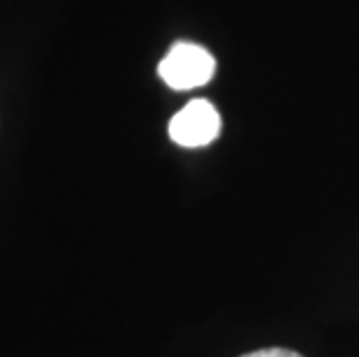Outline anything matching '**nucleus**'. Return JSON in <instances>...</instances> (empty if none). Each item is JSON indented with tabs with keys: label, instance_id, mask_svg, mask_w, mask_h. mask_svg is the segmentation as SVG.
<instances>
[{
	"label": "nucleus",
	"instance_id": "f257e3e1",
	"mask_svg": "<svg viewBox=\"0 0 359 357\" xmlns=\"http://www.w3.org/2000/svg\"><path fill=\"white\" fill-rule=\"evenodd\" d=\"M216 72V58L200 44L179 42L160 60L158 74L174 90H190L209 83Z\"/></svg>",
	"mask_w": 359,
	"mask_h": 357
},
{
	"label": "nucleus",
	"instance_id": "f03ea898",
	"mask_svg": "<svg viewBox=\"0 0 359 357\" xmlns=\"http://www.w3.org/2000/svg\"><path fill=\"white\" fill-rule=\"evenodd\" d=\"M220 133V116L216 107L206 100L188 102L170 121V137L186 149H200L211 144Z\"/></svg>",
	"mask_w": 359,
	"mask_h": 357
},
{
	"label": "nucleus",
	"instance_id": "7ed1b4c3",
	"mask_svg": "<svg viewBox=\"0 0 359 357\" xmlns=\"http://www.w3.org/2000/svg\"><path fill=\"white\" fill-rule=\"evenodd\" d=\"M241 357H304V355L287 351V348H262V351H253V353H246Z\"/></svg>",
	"mask_w": 359,
	"mask_h": 357
}]
</instances>
